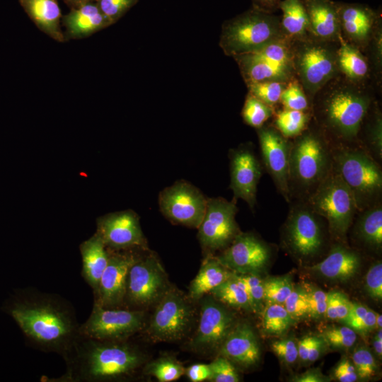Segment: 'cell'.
<instances>
[{"label": "cell", "instance_id": "34", "mask_svg": "<svg viewBox=\"0 0 382 382\" xmlns=\"http://www.w3.org/2000/svg\"><path fill=\"white\" fill-rule=\"evenodd\" d=\"M210 293L215 299L224 304L235 308L253 311L243 284L234 272Z\"/></svg>", "mask_w": 382, "mask_h": 382}, {"label": "cell", "instance_id": "36", "mask_svg": "<svg viewBox=\"0 0 382 382\" xmlns=\"http://www.w3.org/2000/svg\"><path fill=\"white\" fill-rule=\"evenodd\" d=\"M261 311L262 330L266 335H283L296 323L283 304H265Z\"/></svg>", "mask_w": 382, "mask_h": 382}, {"label": "cell", "instance_id": "46", "mask_svg": "<svg viewBox=\"0 0 382 382\" xmlns=\"http://www.w3.org/2000/svg\"><path fill=\"white\" fill-rule=\"evenodd\" d=\"M352 359L359 378L369 379L376 375L378 366L375 357L365 346L355 348Z\"/></svg>", "mask_w": 382, "mask_h": 382}, {"label": "cell", "instance_id": "56", "mask_svg": "<svg viewBox=\"0 0 382 382\" xmlns=\"http://www.w3.org/2000/svg\"><path fill=\"white\" fill-rule=\"evenodd\" d=\"M292 381L295 382H325L329 381L318 369H310L306 372L294 376Z\"/></svg>", "mask_w": 382, "mask_h": 382}, {"label": "cell", "instance_id": "1", "mask_svg": "<svg viewBox=\"0 0 382 382\" xmlns=\"http://www.w3.org/2000/svg\"><path fill=\"white\" fill-rule=\"evenodd\" d=\"M8 311L30 346L41 352L63 357L80 335L76 311L59 294L25 288Z\"/></svg>", "mask_w": 382, "mask_h": 382}, {"label": "cell", "instance_id": "14", "mask_svg": "<svg viewBox=\"0 0 382 382\" xmlns=\"http://www.w3.org/2000/svg\"><path fill=\"white\" fill-rule=\"evenodd\" d=\"M207 202L197 187L183 180L165 188L158 197L160 210L170 221L197 228L203 219Z\"/></svg>", "mask_w": 382, "mask_h": 382}, {"label": "cell", "instance_id": "5", "mask_svg": "<svg viewBox=\"0 0 382 382\" xmlns=\"http://www.w3.org/2000/svg\"><path fill=\"white\" fill-rule=\"evenodd\" d=\"M339 42L321 40L313 35L289 40L294 76L311 105L315 94L340 74L337 62Z\"/></svg>", "mask_w": 382, "mask_h": 382}, {"label": "cell", "instance_id": "24", "mask_svg": "<svg viewBox=\"0 0 382 382\" xmlns=\"http://www.w3.org/2000/svg\"><path fill=\"white\" fill-rule=\"evenodd\" d=\"M233 58L237 62L246 83L264 81L288 83L295 79L291 64L275 62L255 52Z\"/></svg>", "mask_w": 382, "mask_h": 382}, {"label": "cell", "instance_id": "29", "mask_svg": "<svg viewBox=\"0 0 382 382\" xmlns=\"http://www.w3.org/2000/svg\"><path fill=\"white\" fill-rule=\"evenodd\" d=\"M354 238L374 251L382 248V201L357 212L351 224Z\"/></svg>", "mask_w": 382, "mask_h": 382}, {"label": "cell", "instance_id": "32", "mask_svg": "<svg viewBox=\"0 0 382 382\" xmlns=\"http://www.w3.org/2000/svg\"><path fill=\"white\" fill-rule=\"evenodd\" d=\"M233 272L224 267L216 257L208 255L202 263L200 269L191 282L189 287V297L198 300L204 294L231 277Z\"/></svg>", "mask_w": 382, "mask_h": 382}, {"label": "cell", "instance_id": "16", "mask_svg": "<svg viewBox=\"0 0 382 382\" xmlns=\"http://www.w3.org/2000/svg\"><path fill=\"white\" fill-rule=\"evenodd\" d=\"M272 257V248L251 233L240 232L222 253L216 257L227 269L237 274H260Z\"/></svg>", "mask_w": 382, "mask_h": 382}, {"label": "cell", "instance_id": "23", "mask_svg": "<svg viewBox=\"0 0 382 382\" xmlns=\"http://www.w3.org/2000/svg\"><path fill=\"white\" fill-rule=\"evenodd\" d=\"M219 349L221 356L245 367L257 364L261 355L256 335L245 323L235 324Z\"/></svg>", "mask_w": 382, "mask_h": 382}, {"label": "cell", "instance_id": "57", "mask_svg": "<svg viewBox=\"0 0 382 382\" xmlns=\"http://www.w3.org/2000/svg\"><path fill=\"white\" fill-rule=\"evenodd\" d=\"M312 337L313 335H305L297 342L298 359L304 364L307 362V357Z\"/></svg>", "mask_w": 382, "mask_h": 382}, {"label": "cell", "instance_id": "33", "mask_svg": "<svg viewBox=\"0 0 382 382\" xmlns=\"http://www.w3.org/2000/svg\"><path fill=\"white\" fill-rule=\"evenodd\" d=\"M279 9L282 11L281 26L289 40L312 35L308 17L302 0H283Z\"/></svg>", "mask_w": 382, "mask_h": 382}, {"label": "cell", "instance_id": "10", "mask_svg": "<svg viewBox=\"0 0 382 382\" xmlns=\"http://www.w3.org/2000/svg\"><path fill=\"white\" fill-rule=\"evenodd\" d=\"M147 332L155 341L180 340L190 330L193 308L185 296L175 289H168L156 301Z\"/></svg>", "mask_w": 382, "mask_h": 382}, {"label": "cell", "instance_id": "8", "mask_svg": "<svg viewBox=\"0 0 382 382\" xmlns=\"http://www.w3.org/2000/svg\"><path fill=\"white\" fill-rule=\"evenodd\" d=\"M306 202L326 220L331 237L345 243L358 209L350 189L334 166Z\"/></svg>", "mask_w": 382, "mask_h": 382}, {"label": "cell", "instance_id": "6", "mask_svg": "<svg viewBox=\"0 0 382 382\" xmlns=\"http://www.w3.org/2000/svg\"><path fill=\"white\" fill-rule=\"evenodd\" d=\"M283 38L287 37L281 26V16L253 6L224 23L220 46L226 55L235 57Z\"/></svg>", "mask_w": 382, "mask_h": 382}, {"label": "cell", "instance_id": "20", "mask_svg": "<svg viewBox=\"0 0 382 382\" xmlns=\"http://www.w3.org/2000/svg\"><path fill=\"white\" fill-rule=\"evenodd\" d=\"M230 188L236 199H242L253 211L257 200V187L262 174V166L253 149L242 146L230 151Z\"/></svg>", "mask_w": 382, "mask_h": 382}, {"label": "cell", "instance_id": "28", "mask_svg": "<svg viewBox=\"0 0 382 382\" xmlns=\"http://www.w3.org/2000/svg\"><path fill=\"white\" fill-rule=\"evenodd\" d=\"M19 3L42 32L59 42L66 40L60 28L62 14L57 0H19Z\"/></svg>", "mask_w": 382, "mask_h": 382}, {"label": "cell", "instance_id": "43", "mask_svg": "<svg viewBox=\"0 0 382 382\" xmlns=\"http://www.w3.org/2000/svg\"><path fill=\"white\" fill-rule=\"evenodd\" d=\"M279 103L282 104L284 108L311 111L310 101L296 78L286 84L281 95Z\"/></svg>", "mask_w": 382, "mask_h": 382}, {"label": "cell", "instance_id": "25", "mask_svg": "<svg viewBox=\"0 0 382 382\" xmlns=\"http://www.w3.org/2000/svg\"><path fill=\"white\" fill-rule=\"evenodd\" d=\"M312 35L321 40L340 42L341 38L337 1L302 0Z\"/></svg>", "mask_w": 382, "mask_h": 382}, {"label": "cell", "instance_id": "53", "mask_svg": "<svg viewBox=\"0 0 382 382\" xmlns=\"http://www.w3.org/2000/svg\"><path fill=\"white\" fill-rule=\"evenodd\" d=\"M334 378L340 382H354L359 379L354 366L349 359L342 358L333 371Z\"/></svg>", "mask_w": 382, "mask_h": 382}, {"label": "cell", "instance_id": "40", "mask_svg": "<svg viewBox=\"0 0 382 382\" xmlns=\"http://www.w3.org/2000/svg\"><path fill=\"white\" fill-rule=\"evenodd\" d=\"M289 275L270 277L264 280V305L283 304L294 288Z\"/></svg>", "mask_w": 382, "mask_h": 382}, {"label": "cell", "instance_id": "54", "mask_svg": "<svg viewBox=\"0 0 382 382\" xmlns=\"http://www.w3.org/2000/svg\"><path fill=\"white\" fill-rule=\"evenodd\" d=\"M192 382H202L209 379L211 369L209 364H197L189 366L185 371Z\"/></svg>", "mask_w": 382, "mask_h": 382}, {"label": "cell", "instance_id": "13", "mask_svg": "<svg viewBox=\"0 0 382 382\" xmlns=\"http://www.w3.org/2000/svg\"><path fill=\"white\" fill-rule=\"evenodd\" d=\"M235 198H209L198 238L203 248L217 250L227 248L241 232L235 217L238 212Z\"/></svg>", "mask_w": 382, "mask_h": 382}, {"label": "cell", "instance_id": "7", "mask_svg": "<svg viewBox=\"0 0 382 382\" xmlns=\"http://www.w3.org/2000/svg\"><path fill=\"white\" fill-rule=\"evenodd\" d=\"M332 153L334 167L350 189L358 212L382 201L381 163L357 145L332 146Z\"/></svg>", "mask_w": 382, "mask_h": 382}, {"label": "cell", "instance_id": "37", "mask_svg": "<svg viewBox=\"0 0 382 382\" xmlns=\"http://www.w3.org/2000/svg\"><path fill=\"white\" fill-rule=\"evenodd\" d=\"M341 322L357 333L366 335L376 329V312L364 304L352 302L347 316Z\"/></svg>", "mask_w": 382, "mask_h": 382}, {"label": "cell", "instance_id": "45", "mask_svg": "<svg viewBox=\"0 0 382 382\" xmlns=\"http://www.w3.org/2000/svg\"><path fill=\"white\" fill-rule=\"evenodd\" d=\"M283 306L296 322L308 318L307 294L303 286H294Z\"/></svg>", "mask_w": 382, "mask_h": 382}, {"label": "cell", "instance_id": "15", "mask_svg": "<svg viewBox=\"0 0 382 382\" xmlns=\"http://www.w3.org/2000/svg\"><path fill=\"white\" fill-rule=\"evenodd\" d=\"M256 129L263 166L278 192L289 203L288 183L291 139L284 137L272 125L265 124Z\"/></svg>", "mask_w": 382, "mask_h": 382}, {"label": "cell", "instance_id": "55", "mask_svg": "<svg viewBox=\"0 0 382 382\" xmlns=\"http://www.w3.org/2000/svg\"><path fill=\"white\" fill-rule=\"evenodd\" d=\"M325 345L326 344L320 335H313L308 353L306 364L313 363L318 359L323 353Z\"/></svg>", "mask_w": 382, "mask_h": 382}, {"label": "cell", "instance_id": "38", "mask_svg": "<svg viewBox=\"0 0 382 382\" xmlns=\"http://www.w3.org/2000/svg\"><path fill=\"white\" fill-rule=\"evenodd\" d=\"M274 108L248 93L242 110V117L247 125L257 129L274 115Z\"/></svg>", "mask_w": 382, "mask_h": 382}, {"label": "cell", "instance_id": "41", "mask_svg": "<svg viewBox=\"0 0 382 382\" xmlns=\"http://www.w3.org/2000/svg\"><path fill=\"white\" fill-rule=\"evenodd\" d=\"M288 83L264 81L246 83L249 93L274 108L280 102L281 95Z\"/></svg>", "mask_w": 382, "mask_h": 382}, {"label": "cell", "instance_id": "47", "mask_svg": "<svg viewBox=\"0 0 382 382\" xmlns=\"http://www.w3.org/2000/svg\"><path fill=\"white\" fill-rule=\"evenodd\" d=\"M351 304L346 294L339 291L328 292L325 318L330 320H342L347 316Z\"/></svg>", "mask_w": 382, "mask_h": 382}, {"label": "cell", "instance_id": "35", "mask_svg": "<svg viewBox=\"0 0 382 382\" xmlns=\"http://www.w3.org/2000/svg\"><path fill=\"white\" fill-rule=\"evenodd\" d=\"M272 125L286 138L299 136L308 127L311 120V111L282 108L274 111Z\"/></svg>", "mask_w": 382, "mask_h": 382}, {"label": "cell", "instance_id": "59", "mask_svg": "<svg viewBox=\"0 0 382 382\" xmlns=\"http://www.w3.org/2000/svg\"><path fill=\"white\" fill-rule=\"evenodd\" d=\"M372 345L375 354L378 357L381 358L382 356V330L378 329L373 339Z\"/></svg>", "mask_w": 382, "mask_h": 382}, {"label": "cell", "instance_id": "19", "mask_svg": "<svg viewBox=\"0 0 382 382\" xmlns=\"http://www.w3.org/2000/svg\"><path fill=\"white\" fill-rule=\"evenodd\" d=\"M96 233L108 249L126 250L146 248L137 214L126 210L105 214L96 221Z\"/></svg>", "mask_w": 382, "mask_h": 382}, {"label": "cell", "instance_id": "31", "mask_svg": "<svg viewBox=\"0 0 382 382\" xmlns=\"http://www.w3.org/2000/svg\"><path fill=\"white\" fill-rule=\"evenodd\" d=\"M357 145L381 164L382 162V113L379 101L375 99L359 127Z\"/></svg>", "mask_w": 382, "mask_h": 382}, {"label": "cell", "instance_id": "44", "mask_svg": "<svg viewBox=\"0 0 382 382\" xmlns=\"http://www.w3.org/2000/svg\"><path fill=\"white\" fill-rule=\"evenodd\" d=\"M235 274L243 284L253 311H262L264 307V279L256 273Z\"/></svg>", "mask_w": 382, "mask_h": 382}, {"label": "cell", "instance_id": "61", "mask_svg": "<svg viewBox=\"0 0 382 382\" xmlns=\"http://www.w3.org/2000/svg\"><path fill=\"white\" fill-rule=\"evenodd\" d=\"M382 327V316L381 314L376 313V329H381Z\"/></svg>", "mask_w": 382, "mask_h": 382}, {"label": "cell", "instance_id": "3", "mask_svg": "<svg viewBox=\"0 0 382 382\" xmlns=\"http://www.w3.org/2000/svg\"><path fill=\"white\" fill-rule=\"evenodd\" d=\"M126 340H100L79 335L63 357L65 373L57 382H100L127 378L144 361L138 348Z\"/></svg>", "mask_w": 382, "mask_h": 382}, {"label": "cell", "instance_id": "11", "mask_svg": "<svg viewBox=\"0 0 382 382\" xmlns=\"http://www.w3.org/2000/svg\"><path fill=\"white\" fill-rule=\"evenodd\" d=\"M144 313L125 308H108L93 303L87 320L79 327V335L100 340H129L144 327Z\"/></svg>", "mask_w": 382, "mask_h": 382}, {"label": "cell", "instance_id": "51", "mask_svg": "<svg viewBox=\"0 0 382 382\" xmlns=\"http://www.w3.org/2000/svg\"><path fill=\"white\" fill-rule=\"evenodd\" d=\"M270 347L279 359L287 366L294 364L298 359L297 342L293 338L275 340Z\"/></svg>", "mask_w": 382, "mask_h": 382}, {"label": "cell", "instance_id": "48", "mask_svg": "<svg viewBox=\"0 0 382 382\" xmlns=\"http://www.w3.org/2000/svg\"><path fill=\"white\" fill-rule=\"evenodd\" d=\"M303 286L307 294L308 318L316 320L323 319L326 310L327 293L310 284H305Z\"/></svg>", "mask_w": 382, "mask_h": 382}, {"label": "cell", "instance_id": "58", "mask_svg": "<svg viewBox=\"0 0 382 382\" xmlns=\"http://www.w3.org/2000/svg\"><path fill=\"white\" fill-rule=\"evenodd\" d=\"M252 1L253 7L274 13L279 10L281 0H252Z\"/></svg>", "mask_w": 382, "mask_h": 382}, {"label": "cell", "instance_id": "17", "mask_svg": "<svg viewBox=\"0 0 382 382\" xmlns=\"http://www.w3.org/2000/svg\"><path fill=\"white\" fill-rule=\"evenodd\" d=\"M108 251V262L93 294V303L108 308H122L128 272L139 256L132 250Z\"/></svg>", "mask_w": 382, "mask_h": 382}, {"label": "cell", "instance_id": "49", "mask_svg": "<svg viewBox=\"0 0 382 382\" xmlns=\"http://www.w3.org/2000/svg\"><path fill=\"white\" fill-rule=\"evenodd\" d=\"M211 376L209 381L238 382L240 377L236 367L227 358L221 356L209 364Z\"/></svg>", "mask_w": 382, "mask_h": 382}, {"label": "cell", "instance_id": "30", "mask_svg": "<svg viewBox=\"0 0 382 382\" xmlns=\"http://www.w3.org/2000/svg\"><path fill=\"white\" fill-rule=\"evenodd\" d=\"M337 62L340 74L349 80L359 83H373L375 86L366 57L360 50L345 42L342 37L337 50Z\"/></svg>", "mask_w": 382, "mask_h": 382}, {"label": "cell", "instance_id": "18", "mask_svg": "<svg viewBox=\"0 0 382 382\" xmlns=\"http://www.w3.org/2000/svg\"><path fill=\"white\" fill-rule=\"evenodd\" d=\"M341 37L362 52L382 25L381 9L359 3L337 1Z\"/></svg>", "mask_w": 382, "mask_h": 382}, {"label": "cell", "instance_id": "50", "mask_svg": "<svg viewBox=\"0 0 382 382\" xmlns=\"http://www.w3.org/2000/svg\"><path fill=\"white\" fill-rule=\"evenodd\" d=\"M365 290L372 299H382V263L376 261L373 263L365 275Z\"/></svg>", "mask_w": 382, "mask_h": 382}, {"label": "cell", "instance_id": "4", "mask_svg": "<svg viewBox=\"0 0 382 382\" xmlns=\"http://www.w3.org/2000/svg\"><path fill=\"white\" fill-rule=\"evenodd\" d=\"M333 166L332 146L311 120L306 129L291 139L288 183L290 202L306 201Z\"/></svg>", "mask_w": 382, "mask_h": 382}, {"label": "cell", "instance_id": "39", "mask_svg": "<svg viewBox=\"0 0 382 382\" xmlns=\"http://www.w3.org/2000/svg\"><path fill=\"white\" fill-rule=\"evenodd\" d=\"M183 366L172 357H161L148 364L144 368L146 374L154 376L160 382L175 381L185 374Z\"/></svg>", "mask_w": 382, "mask_h": 382}, {"label": "cell", "instance_id": "52", "mask_svg": "<svg viewBox=\"0 0 382 382\" xmlns=\"http://www.w3.org/2000/svg\"><path fill=\"white\" fill-rule=\"evenodd\" d=\"M103 15L112 23L133 4L134 0H96Z\"/></svg>", "mask_w": 382, "mask_h": 382}, {"label": "cell", "instance_id": "21", "mask_svg": "<svg viewBox=\"0 0 382 382\" xmlns=\"http://www.w3.org/2000/svg\"><path fill=\"white\" fill-rule=\"evenodd\" d=\"M234 325L233 316L224 306L215 299L206 298L190 346L199 351L219 349Z\"/></svg>", "mask_w": 382, "mask_h": 382}, {"label": "cell", "instance_id": "42", "mask_svg": "<svg viewBox=\"0 0 382 382\" xmlns=\"http://www.w3.org/2000/svg\"><path fill=\"white\" fill-rule=\"evenodd\" d=\"M320 336L326 345L336 349H347L357 342V332L351 328L331 325L324 328Z\"/></svg>", "mask_w": 382, "mask_h": 382}, {"label": "cell", "instance_id": "60", "mask_svg": "<svg viewBox=\"0 0 382 382\" xmlns=\"http://www.w3.org/2000/svg\"><path fill=\"white\" fill-rule=\"evenodd\" d=\"M64 1H66V4H68L72 8H75V7L79 6L81 5H83L89 2H93V1H96V0H64Z\"/></svg>", "mask_w": 382, "mask_h": 382}, {"label": "cell", "instance_id": "22", "mask_svg": "<svg viewBox=\"0 0 382 382\" xmlns=\"http://www.w3.org/2000/svg\"><path fill=\"white\" fill-rule=\"evenodd\" d=\"M361 264V257L359 252L345 243L337 242L330 246L327 256L322 261L307 269L326 279L346 282L358 273Z\"/></svg>", "mask_w": 382, "mask_h": 382}, {"label": "cell", "instance_id": "12", "mask_svg": "<svg viewBox=\"0 0 382 382\" xmlns=\"http://www.w3.org/2000/svg\"><path fill=\"white\" fill-rule=\"evenodd\" d=\"M167 283L166 272L155 255L139 257L128 272L124 305L142 308L156 302L168 289Z\"/></svg>", "mask_w": 382, "mask_h": 382}, {"label": "cell", "instance_id": "26", "mask_svg": "<svg viewBox=\"0 0 382 382\" xmlns=\"http://www.w3.org/2000/svg\"><path fill=\"white\" fill-rule=\"evenodd\" d=\"M62 21L66 28L65 37L71 39L88 37L111 24L96 3L93 2L72 8Z\"/></svg>", "mask_w": 382, "mask_h": 382}, {"label": "cell", "instance_id": "9", "mask_svg": "<svg viewBox=\"0 0 382 382\" xmlns=\"http://www.w3.org/2000/svg\"><path fill=\"white\" fill-rule=\"evenodd\" d=\"M282 226V243L296 257L308 260L317 257L325 244L326 220L306 201L291 200Z\"/></svg>", "mask_w": 382, "mask_h": 382}, {"label": "cell", "instance_id": "27", "mask_svg": "<svg viewBox=\"0 0 382 382\" xmlns=\"http://www.w3.org/2000/svg\"><path fill=\"white\" fill-rule=\"evenodd\" d=\"M79 250L82 262L81 276L94 294L108 262V249L96 232L80 244Z\"/></svg>", "mask_w": 382, "mask_h": 382}, {"label": "cell", "instance_id": "2", "mask_svg": "<svg viewBox=\"0 0 382 382\" xmlns=\"http://www.w3.org/2000/svg\"><path fill=\"white\" fill-rule=\"evenodd\" d=\"M376 88L373 83H356L340 74L315 94L311 120L332 146L357 145L361 124L376 99Z\"/></svg>", "mask_w": 382, "mask_h": 382}]
</instances>
